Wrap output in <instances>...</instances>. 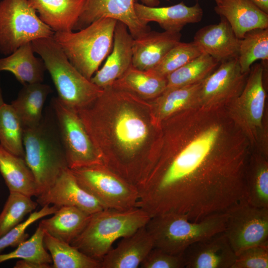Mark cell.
I'll return each mask as SVG.
<instances>
[{
    "instance_id": "obj_1",
    "label": "cell",
    "mask_w": 268,
    "mask_h": 268,
    "mask_svg": "<svg viewBox=\"0 0 268 268\" xmlns=\"http://www.w3.org/2000/svg\"><path fill=\"white\" fill-rule=\"evenodd\" d=\"M173 147L155 151L138 186L136 207L150 217L166 213L191 221L247 202L253 147L225 107L193 108L175 115Z\"/></svg>"
},
{
    "instance_id": "obj_2",
    "label": "cell",
    "mask_w": 268,
    "mask_h": 268,
    "mask_svg": "<svg viewBox=\"0 0 268 268\" xmlns=\"http://www.w3.org/2000/svg\"><path fill=\"white\" fill-rule=\"evenodd\" d=\"M24 159L37 186L36 197L47 191L68 168L53 110L50 107L37 126L24 129Z\"/></svg>"
},
{
    "instance_id": "obj_3",
    "label": "cell",
    "mask_w": 268,
    "mask_h": 268,
    "mask_svg": "<svg viewBox=\"0 0 268 268\" xmlns=\"http://www.w3.org/2000/svg\"><path fill=\"white\" fill-rule=\"evenodd\" d=\"M35 53L43 61L58 93L65 106L78 112L90 106L103 89L84 76L69 61L53 37L32 42Z\"/></svg>"
},
{
    "instance_id": "obj_4",
    "label": "cell",
    "mask_w": 268,
    "mask_h": 268,
    "mask_svg": "<svg viewBox=\"0 0 268 268\" xmlns=\"http://www.w3.org/2000/svg\"><path fill=\"white\" fill-rule=\"evenodd\" d=\"M150 218L138 207L126 210L104 209L91 215L85 228L70 244L101 261L114 242L145 226Z\"/></svg>"
},
{
    "instance_id": "obj_5",
    "label": "cell",
    "mask_w": 268,
    "mask_h": 268,
    "mask_svg": "<svg viewBox=\"0 0 268 268\" xmlns=\"http://www.w3.org/2000/svg\"><path fill=\"white\" fill-rule=\"evenodd\" d=\"M117 21L102 18L76 32L54 33L53 37L70 63L90 80L112 50Z\"/></svg>"
},
{
    "instance_id": "obj_6",
    "label": "cell",
    "mask_w": 268,
    "mask_h": 268,
    "mask_svg": "<svg viewBox=\"0 0 268 268\" xmlns=\"http://www.w3.org/2000/svg\"><path fill=\"white\" fill-rule=\"evenodd\" d=\"M264 63L253 65L240 94L225 108L250 141L255 151L268 158V126L265 117L266 92Z\"/></svg>"
},
{
    "instance_id": "obj_7",
    "label": "cell",
    "mask_w": 268,
    "mask_h": 268,
    "mask_svg": "<svg viewBox=\"0 0 268 268\" xmlns=\"http://www.w3.org/2000/svg\"><path fill=\"white\" fill-rule=\"evenodd\" d=\"M227 212H220L194 222L185 216L166 213L152 217L145 225L151 235L154 248L168 253L180 255L191 244L223 232Z\"/></svg>"
},
{
    "instance_id": "obj_8",
    "label": "cell",
    "mask_w": 268,
    "mask_h": 268,
    "mask_svg": "<svg viewBox=\"0 0 268 268\" xmlns=\"http://www.w3.org/2000/svg\"><path fill=\"white\" fill-rule=\"evenodd\" d=\"M54 32L39 18L28 0L0 1V52L6 56Z\"/></svg>"
},
{
    "instance_id": "obj_9",
    "label": "cell",
    "mask_w": 268,
    "mask_h": 268,
    "mask_svg": "<svg viewBox=\"0 0 268 268\" xmlns=\"http://www.w3.org/2000/svg\"><path fill=\"white\" fill-rule=\"evenodd\" d=\"M79 184L106 209L136 207L137 188L103 163L70 169Z\"/></svg>"
},
{
    "instance_id": "obj_10",
    "label": "cell",
    "mask_w": 268,
    "mask_h": 268,
    "mask_svg": "<svg viewBox=\"0 0 268 268\" xmlns=\"http://www.w3.org/2000/svg\"><path fill=\"white\" fill-rule=\"evenodd\" d=\"M50 106L55 117L68 167L74 169L102 164L101 155L78 112L65 106L57 97L52 99Z\"/></svg>"
},
{
    "instance_id": "obj_11",
    "label": "cell",
    "mask_w": 268,
    "mask_h": 268,
    "mask_svg": "<svg viewBox=\"0 0 268 268\" xmlns=\"http://www.w3.org/2000/svg\"><path fill=\"white\" fill-rule=\"evenodd\" d=\"M226 212L224 232L236 255L251 247L268 245V208L245 202Z\"/></svg>"
},
{
    "instance_id": "obj_12",
    "label": "cell",
    "mask_w": 268,
    "mask_h": 268,
    "mask_svg": "<svg viewBox=\"0 0 268 268\" xmlns=\"http://www.w3.org/2000/svg\"><path fill=\"white\" fill-rule=\"evenodd\" d=\"M248 74L241 71L238 58L219 63L215 70L201 81L197 108L225 107L240 94Z\"/></svg>"
},
{
    "instance_id": "obj_13",
    "label": "cell",
    "mask_w": 268,
    "mask_h": 268,
    "mask_svg": "<svg viewBox=\"0 0 268 268\" xmlns=\"http://www.w3.org/2000/svg\"><path fill=\"white\" fill-rule=\"evenodd\" d=\"M134 0H86L73 31L80 30L100 19L110 18L125 24L134 39L150 30L134 10Z\"/></svg>"
},
{
    "instance_id": "obj_14",
    "label": "cell",
    "mask_w": 268,
    "mask_h": 268,
    "mask_svg": "<svg viewBox=\"0 0 268 268\" xmlns=\"http://www.w3.org/2000/svg\"><path fill=\"white\" fill-rule=\"evenodd\" d=\"M36 198L37 202L42 206L47 204L59 207L73 206L90 215L106 209L79 184L69 168L64 170L51 187Z\"/></svg>"
},
{
    "instance_id": "obj_15",
    "label": "cell",
    "mask_w": 268,
    "mask_h": 268,
    "mask_svg": "<svg viewBox=\"0 0 268 268\" xmlns=\"http://www.w3.org/2000/svg\"><path fill=\"white\" fill-rule=\"evenodd\" d=\"M181 255L186 268H232L237 257L224 231L191 244Z\"/></svg>"
},
{
    "instance_id": "obj_16",
    "label": "cell",
    "mask_w": 268,
    "mask_h": 268,
    "mask_svg": "<svg viewBox=\"0 0 268 268\" xmlns=\"http://www.w3.org/2000/svg\"><path fill=\"white\" fill-rule=\"evenodd\" d=\"M133 40L127 26L117 21L112 50L103 66L90 79L92 83L104 89L124 75L132 65Z\"/></svg>"
},
{
    "instance_id": "obj_17",
    "label": "cell",
    "mask_w": 268,
    "mask_h": 268,
    "mask_svg": "<svg viewBox=\"0 0 268 268\" xmlns=\"http://www.w3.org/2000/svg\"><path fill=\"white\" fill-rule=\"evenodd\" d=\"M134 10L138 19L143 23L155 22L166 31L180 32L188 24L198 23L203 16V10L197 2L188 6L183 1L168 6H147L135 2Z\"/></svg>"
},
{
    "instance_id": "obj_18",
    "label": "cell",
    "mask_w": 268,
    "mask_h": 268,
    "mask_svg": "<svg viewBox=\"0 0 268 268\" xmlns=\"http://www.w3.org/2000/svg\"><path fill=\"white\" fill-rule=\"evenodd\" d=\"M153 248L152 238L143 226L122 238L117 246L102 259L101 268H139Z\"/></svg>"
},
{
    "instance_id": "obj_19",
    "label": "cell",
    "mask_w": 268,
    "mask_h": 268,
    "mask_svg": "<svg viewBox=\"0 0 268 268\" xmlns=\"http://www.w3.org/2000/svg\"><path fill=\"white\" fill-rule=\"evenodd\" d=\"M220 17L218 24L205 26L198 30L193 40L203 53L219 63L238 58L240 41L228 22Z\"/></svg>"
},
{
    "instance_id": "obj_20",
    "label": "cell",
    "mask_w": 268,
    "mask_h": 268,
    "mask_svg": "<svg viewBox=\"0 0 268 268\" xmlns=\"http://www.w3.org/2000/svg\"><path fill=\"white\" fill-rule=\"evenodd\" d=\"M181 32L149 30L134 39L132 65L142 70L155 67L168 51L180 41Z\"/></svg>"
},
{
    "instance_id": "obj_21",
    "label": "cell",
    "mask_w": 268,
    "mask_h": 268,
    "mask_svg": "<svg viewBox=\"0 0 268 268\" xmlns=\"http://www.w3.org/2000/svg\"><path fill=\"white\" fill-rule=\"evenodd\" d=\"M214 1L215 12L228 22L239 39L252 30L268 28V14L249 0Z\"/></svg>"
},
{
    "instance_id": "obj_22",
    "label": "cell",
    "mask_w": 268,
    "mask_h": 268,
    "mask_svg": "<svg viewBox=\"0 0 268 268\" xmlns=\"http://www.w3.org/2000/svg\"><path fill=\"white\" fill-rule=\"evenodd\" d=\"M41 20L55 33L73 31L86 0H28Z\"/></svg>"
},
{
    "instance_id": "obj_23",
    "label": "cell",
    "mask_w": 268,
    "mask_h": 268,
    "mask_svg": "<svg viewBox=\"0 0 268 268\" xmlns=\"http://www.w3.org/2000/svg\"><path fill=\"white\" fill-rule=\"evenodd\" d=\"M32 42L26 43L5 58H0V72H11L22 84L41 83L46 70L41 58L35 56Z\"/></svg>"
},
{
    "instance_id": "obj_24",
    "label": "cell",
    "mask_w": 268,
    "mask_h": 268,
    "mask_svg": "<svg viewBox=\"0 0 268 268\" xmlns=\"http://www.w3.org/2000/svg\"><path fill=\"white\" fill-rule=\"evenodd\" d=\"M51 87L41 83L26 84L11 105L18 116L23 129L39 124L43 116V107Z\"/></svg>"
},
{
    "instance_id": "obj_25",
    "label": "cell",
    "mask_w": 268,
    "mask_h": 268,
    "mask_svg": "<svg viewBox=\"0 0 268 268\" xmlns=\"http://www.w3.org/2000/svg\"><path fill=\"white\" fill-rule=\"evenodd\" d=\"M53 216L42 219L39 225L53 237L71 244L82 232L91 215L73 206L60 207Z\"/></svg>"
},
{
    "instance_id": "obj_26",
    "label": "cell",
    "mask_w": 268,
    "mask_h": 268,
    "mask_svg": "<svg viewBox=\"0 0 268 268\" xmlns=\"http://www.w3.org/2000/svg\"><path fill=\"white\" fill-rule=\"evenodd\" d=\"M0 173L9 192L36 197L35 177L24 158L11 153L0 145Z\"/></svg>"
},
{
    "instance_id": "obj_27",
    "label": "cell",
    "mask_w": 268,
    "mask_h": 268,
    "mask_svg": "<svg viewBox=\"0 0 268 268\" xmlns=\"http://www.w3.org/2000/svg\"><path fill=\"white\" fill-rule=\"evenodd\" d=\"M166 85V77L150 70H140L132 65L112 86L145 98H155L165 90Z\"/></svg>"
},
{
    "instance_id": "obj_28",
    "label": "cell",
    "mask_w": 268,
    "mask_h": 268,
    "mask_svg": "<svg viewBox=\"0 0 268 268\" xmlns=\"http://www.w3.org/2000/svg\"><path fill=\"white\" fill-rule=\"evenodd\" d=\"M201 82L166 89L157 97L155 116L157 123L184 110L197 108Z\"/></svg>"
},
{
    "instance_id": "obj_29",
    "label": "cell",
    "mask_w": 268,
    "mask_h": 268,
    "mask_svg": "<svg viewBox=\"0 0 268 268\" xmlns=\"http://www.w3.org/2000/svg\"><path fill=\"white\" fill-rule=\"evenodd\" d=\"M247 202L260 208H268V158L253 150L246 173Z\"/></svg>"
},
{
    "instance_id": "obj_30",
    "label": "cell",
    "mask_w": 268,
    "mask_h": 268,
    "mask_svg": "<svg viewBox=\"0 0 268 268\" xmlns=\"http://www.w3.org/2000/svg\"><path fill=\"white\" fill-rule=\"evenodd\" d=\"M44 244L50 252L53 268H101V262L44 231Z\"/></svg>"
},
{
    "instance_id": "obj_31",
    "label": "cell",
    "mask_w": 268,
    "mask_h": 268,
    "mask_svg": "<svg viewBox=\"0 0 268 268\" xmlns=\"http://www.w3.org/2000/svg\"><path fill=\"white\" fill-rule=\"evenodd\" d=\"M219 64L214 58L205 53H202L168 75L166 77V89L200 82L212 72Z\"/></svg>"
},
{
    "instance_id": "obj_32",
    "label": "cell",
    "mask_w": 268,
    "mask_h": 268,
    "mask_svg": "<svg viewBox=\"0 0 268 268\" xmlns=\"http://www.w3.org/2000/svg\"><path fill=\"white\" fill-rule=\"evenodd\" d=\"M238 62L241 71L248 73L258 60L268 61V28H257L245 33L240 39Z\"/></svg>"
},
{
    "instance_id": "obj_33",
    "label": "cell",
    "mask_w": 268,
    "mask_h": 268,
    "mask_svg": "<svg viewBox=\"0 0 268 268\" xmlns=\"http://www.w3.org/2000/svg\"><path fill=\"white\" fill-rule=\"evenodd\" d=\"M23 128L11 104L0 108V145L11 153L24 158Z\"/></svg>"
},
{
    "instance_id": "obj_34",
    "label": "cell",
    "mask_w": 268,
    "mask_h": 268,
    "mask_svg": "<svg viewBox=\"0 0 268 268\" xmlns=\"http://www.w3.org/2000/svg\"><path fill=\"white\" fill-rule=\"evenodd\" d=\"M38 203L31 197L17 192H9L0 213V237L20 223L24 217L34 210Z\"/></svg>"
},
{
    "instance_id": "obj_35",
    "label": "cell",
    "mask_w": 268,
    "mask_h": 268,
    "mask_svg": "<svg viewBox=\"0 0 268 268\" xmlns=\"http://www.w3.org/2000/svg\"><path fill=\"white\" fill-rule=\"evenodd\" d=\"M44 230L39 225L31 237L20 244L14 251L0 254V264L12 259H20L52 264L50 254L44 246Z\"/></svg>"
},
{
    "instance_id": "obj_36",
    "label": "cell",
    "mask_w": 268,
    "mask_h": 268,
    "mask_svg": "<svg viewBox=\"0 0 268 268\" xmlns=\"http://www.w3.org/2000/svg\"><path fill=\"white\" fill-rule=\"evenodd\" d=\"M202 53L194 41L188 43L180 41L168 51L155 67L150 70L159 76L166 77Z\"/></svg>"
},
{
    "instance_id": "obj_37",
    "label": "cell",
    "mask_w": 268,
    "mask_h": 268,
    "mask_svg": "<svg viewBox=\"0 0 268 268\" xmlns=\"http://www.w3.org/2000/svg\"><path fill=\"white\" fill-rule=\"evenodd\" d=\"M60 207L53 205H45L40 210L30 214L23 222L8 231L0 237V252L8 247H17L27 239L28 234L26 233L27 228L38 220L50 214H53Z\"/></svg>"
},
{
    "instance_id": "obj_38",
    "label": "cell",
    "mask_w": 268,
    "mask_h": 268,
    "mask_svg": "<svg viewBox=\"0 0 268 268\" xmlns=\"http://www.w3.org/2000/svg\"><path fill=\"white\" fill-rule=\"evenodd\" d=\"M232 268H268V245L244 250L237 255Z\"/></svg>"
},
{
    "instance_id": "obj_39",
    "label": "cell",
    "mask_w": 268,
    "mask_h": 268,
    "mask_svg": "<svg viewBox=\"0 0 268 268\" xmlns=\"http://www.w3.org/2000/svg\"><path fill=\"white\" fill-rule=\"evenodd\" d=\"M141 268H184L181 255L168 253L153 248L140 264Z\"/></svg>"
},
{
    "instance_id": "obj_40",
    "label": "cell",
    "mask_w": 268,
    "mask_h": 268,
    "mask_svg": "<svg viewBox=\"0 0 268 268\" xmlns=\"http://www.w3.org/2000/svg\"><path fill=\"white\" fill-rule=\"evenodd\" d=\"M14 268H51L52 265L49 264H40L32 261L20 260L13 267Z\"/></svg>"
},
{
    "instance_id": "obj_41",
    "label": "cell",
    "mask_w": 268,
    "mask_h": 268,
    "mask_svg": "<svg viewBox=\"0 0 268 268\" xmlns=\"http://www.w3.org/2000/svg\"><path fill=\"white\" fill-rule=\"evenodd\" d=\"M264 12L268 14V0H249Z\"/></svg>"
},
{
    "instance_id": "obj_42",
    "label": "cell",
    "mask_w": 268,
    "mask_h": 268,
    "mask_svg": "<svg viewBox=\"0 0 268 268\" xmlns=\"http://www.w3.org/2000/svg\"><path fill=\"white\" fill-rule=\"evenodd\" d=\"M135 2L141 1L142 4L150 6H156L159 2L158 0H134Z\"/></svg>"
},
{
    "instance_id": "obj_43",
    "label": "cell",
    "mask_w": 268,
    "mask_h": 268,
    "mask_svg": "<svg viewBox=\"0 0 268 268\" xmlns=\"http://www.w3.org/2000/svg\"><path fill=\"white\" fill-rule=\"evenodd\" d=\"M4 102L3 101V97H2V90L0 86V108L2 107V106L4 104Z\"/></svg>"
}]
</instances>
